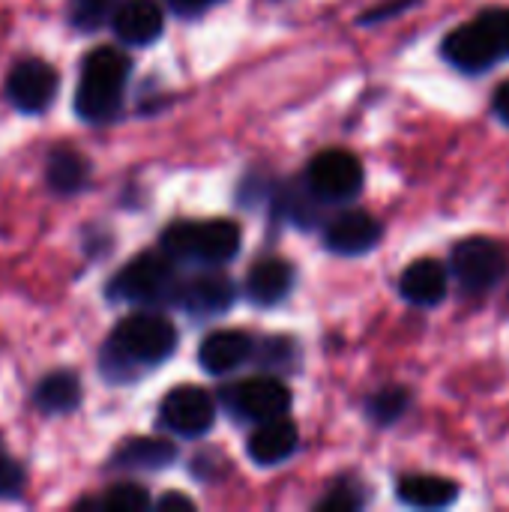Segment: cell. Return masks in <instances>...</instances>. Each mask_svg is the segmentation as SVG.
I'll use <instances>...</instances> for the list:
<instances>
[{"label": "cell", "mask_w": 509, "mask_h": 512, "mask_svg": "<svg viewBox=\"0 0 509 512\" xmlns=\"http://www.w3.org/2000/svg\"><path fill=\"white\" fill-rule=\"evenodd\" d=\"M177 348V330L171 321L153 312L123 318L102 354V369L114 381H129L135 369L165 363Z\"/></svg>", "instance_id": "1"}, {"label": "cell", "mask_w": 509, "mask_h": 512, "mask_svg": "<svg viewBox=\"0 0 509 512\" xmlns=\"http://www.w3.org/2000/svg\"><path fill=\"white\" fill-rule=\"evenodd\" d=\"M129 78V57L111 45L93 48L81 63V78L75 90V111L90 123H105L120 111L123 90Z\"/></svg>", "instance_id": "2"}, {"label": "cell", "mask_w": 509, "mask_h": 512, "mask_svg": "<svg viewBox=\"0 0 509 512\" xmlns=\"http://www.w3.org/2000/svg\"><path fill=\"white\" fill-rule=\"evenodd\" d=\"M237 249H240V228L231 219L177 222L162 234V252L180 261L222 264L231 261Z\"/></svg>", "instance_id": "3"}, {"label": "cell", "mask_w": 509, "mask_h": 512, "mask_svg": "<svg viewBox=\"0 0 509 512\" xmlns=\"http://www.w3.org/2000/svg\"><path fill=\"white\" fill-rule=\"evenodd\" d=\"M180 279L174 273L168 252H144L132 258L108 285V294L114 300L141 303V306H159V303H177Z\"/></svg>", "instance_id": "4"}, {"label": "cell", "mask_w": 509, "mask_h": 512, "mask_svg": "<svg viewBox=\"0 0 509 512\" xmlns=\"http://www.w3.org/2000/svg\"><path fill=\"white\" fill-rule=\"evenodd\" d=\"M504 54H507V45H504V30H501L498 9H489V12L477 15L474 21L456 27L444 39V57L456 69H465V72H483L495 60H501Z\"/></svg>", "instance_id": "5"}, {"label": "cell", "mask_w": 509, "mask_h": 512, "mask_svg": "<svg viewBox=\"0 0 509 512\" xmlns=\"http://www.w3.org/2000/svg\"><path fill=\"white\" fill-rule=\"evenodd\" d=\"M306 183L321 201H351L363 189V165L348 150H324L309 162Z\"/></svg>", "instance_id": "6"}, {"label": "cell", "mask_w": 509, "mask_h": 512, "mask_svg": "<svg viewBox=\"0 0 509 512\" xmlns=\"http://www.w3.org/2000/svg\"><path fill=\"white\" fill-rule=\"evenodd\" d=\"M222 402L234 417L264 423V420L285 417V411L291 408V393L276 378H246V381L228 387Z\"/></svg>", "instance_id": "7"}, {"label": "cell", "mask_w": 509, "mask_h": 512, "mask_svg": "<svg viewBox=\"0 0 509 512\" xmlns=\"http://www.w3.org/2000/svg\"><path fill=\"white\" fill-rule=\"evenodd\" d=\"M159 420L180 438H201L216 423V405L201 387H174L159 405Z\"/></svg>", "instance_id": "8"}, {"label": "cell", "mask_w": 509, "mask_h": 512, "mask_svg": "<svg viewBox=\"0 0 509 512\" xmlns=\"http://www.w3.org/2000/svg\"><path fill=\"white\" fill-rule=\"evenodd\" d=\"M507 270L504 249L489 237H468L453 249V273L468 291H489Z\"/></svg>", "instance_id": "9"}, {"label": "cell", "mask_w": 509, "mask_h": 512, "mask_svg": "<svg viewBox=\"0 0 509 512\" xmlns=\"http://www.w3.org/2000/svg\"><path fill=\"white\" fill-rule=\"evenodd\" d=\"M57 96V72L51 63L45 60H21L6 81V99L24 111V114H36L45 111L51 105V99Z\"/></svg>", "instance_id": "10"}, {"label": "cell", "mask_w": 509, "mask_h": 512, "mask_svg": "<svg viewBox=\"0 0 509 512\" xmlns=\"http://www.w3.org/2000/svg\"><path fill=\"white\" fill-rule=\"evenodd\" d=\"M237 300V288L228 276L222 273H204L195 276L189 282H180L177 291V303L198 318H210V315H222L231 309V303Z\"/></svg>", "instance_id": "11"}, {"label": "cell", "mask_w": 509, "mask_h": 512, "mask_svg": "<svg viewBox=\"0 0 509 512\" xmlns=\"http://www.w3.org/2000/svg\"><path fill=\"white\" fill-rule=\"evenodd\" d=\"M324 240L339 255H363L381 240V225L366 210H348L327 225Z\"/></svg>", "instance_id": "12"}, {"label": "cell", "mask_w": 509, "mask_h": 512, "mask_svg": "<svg viewBox=\"0 0 509 512\" xmlns=\"http://www.w3.org/2000/svg\"><path fill=\"white\" fill-rule=\"evenodd\" d=\"M114 33L129 45H150L165 27V15L156 0H123L114 9Z\"/></svg>", "instance_id": "13"}, {"label": "cell", "mask_w": 509, "mask_h": 512, "mask_svg": "<svg viewBox=\"0 0 509 512\" xmlns=\"http://www.w3.org/2000/svg\"><path fill=\"white\" fill-rule=\"evenodd\" d=\"M297 441H300V432H297V426L291 420H285V417L264 420L249 438V456L261 468H273V465L294 456Z\"/></svg>", "instance_id": "14"}, {"label": "cell", "mask_w": 509, "mask_h": 512, "mask_svg": "<svg viewBox=\"0 0 509 512\" xmlns=\"http://www.w3.org/2000/svg\"><path fill=\"white\" fill-rule=\"evenodd\" d=\"M252 354V339L240 330H219V333H210L204 342H201V351H198V363L204 372L210 375H228L234 369H240Z\"/></svg>", "instance_id": "15"}, {"label": "cell", "mask_w": 509, "mask_h": 512, "mask_svg": "<svg viewBox=\"0 0 509 512\" xmlns=\"http://www.w3.org/2000/svg\"><path fill=\"white\" fill-rule=\"evenodd\" d=\"M399 291L414 306H435L447 294V270L435 258H420L405 267L399 279Z\"/></svg>", "instance_id": "16"}, {"label": "cell", "mask_w": 509, "mask_h": 512, "mask_svg": "<svg viewBox=\"0 0 509 512\" xmlns=\"http://www.w3.org/2000/svg\"><path fill=\"white\" fill-rule=\"evenodd\" d=\"M294 285V270L282 258H264L249 270L246 297L255 306H276Z\"/></svg>", "instance_id": "17"}, {"label": "cell", "mask_w": 509, "mask_h": 512, "mask_svg": "<svg viewBox=\"0 0 509 512\" xmlns=\"http://www.w3.org/2000/svg\"><path fill=\"white\" fill-rule=\"evenodd\" d=\"M399 501L417 510H441L459 498V486L447 477L435 474H411L399 480Z\"/></svg>", "instance_id": "18"}, {"label": "cell", "mask_w": 509, "mask_h": 512, "mask_svg": "<svg viewBox=\"0 0 509 512\" xmlns=\"http://www.w3.org/2000/svg\"><path fill=\"white\" fill-rule=\"evenodd\" d=\"M177 459V447L159 438H132L114 456L111 465L123 471H162Z\"/></svg>", "instance_id": "19"}, {"label": "cell", "mask_w": 509, "mask_h": 512, "mask_svg": "<svg viewBox=\"0 0 509 512\" xmlns=\"http://www.w3.org/2000/svg\"><path fill=\"white\" fill-rule=\"evenodd\" d=\"M81 402V384L72 372H51L36 387V405L45 414H69Z\"/></svg>", "instance_id": "20"}, {"label": "cell", "mask_w": 509, "mask_h": 512, "mask_svg": "<svg viewBox=\"0 0 509 512\" xmlns=\"http://www.w3.org/2000/svg\"><path fill=\"white\" fill-rule=\"evenodd\" d=\"M87 171H90V165H87L75 150H54L51 159H48L45 177H48V186H51L54 192L72 195V192H81V189H84Z\"/></svg>", "instance_id": "21"}, {"label": "cell", "mask_w": 509, "mask_h": 512, "mask_svg": "<svg viewBox=\"0 0 509 512\" xmlns=\"http://www.w3.org/2000/svg\"><path fill=\"white\" fill-rule=\"evenodd\" d=\"M81 507H102V510L114 512H141L150 507V495H147V489H141L135 483H120L102 501H87Z\"/></svg>", "instance_id": "22"}, {"label": "cell", "mask_w": 509, "mask_h": 512, "mask_svg": "<svg viewBox=\"0 0 509 512\" xmlns=\"http://www.w3.org/2000/svg\"><path fill=\"white\" fill-rule=\"evenodd\" d=\"M408 408V393L402 387H390L381 390L372 402H369V414L375 423H396Z\"/></svg>", "instance_id": "23"}, {"label": "cell", "mask_w": 509, "mask_h": 512, "mask_svg": "<svg viewBox=\"0 0 509 512\" xmlns=\"http://www.w3.org/2000/svg\"><path fill=\"white\" fill-rule=\"evenodd\" d=\"M24 489V468L0 447V498H18Z\"/></svg>", "instance_id": "24"}, {"label": "cell", "mask_w": 509, "mask_h": 512, "mask_svg": "<svg viewBox=\"0 0 509 512\" xmlns=\"http://www.w3.org/2000/svg\"><path fill=\"white\" fill-rule=\"evenodd\" d=\"M360 501L348 495V489H336L327 501H321V510H354Z\"/></svg>", "instance_id": "25"}, {"label": "cell", "mask_w": 509, "mask_h": 512, "mask_svg": "<svg viewBox=\"0 0 509 512\" xmlns=\"http://www.w3.org/2000/svg\"><path fill=\"white\" fill-rule=\"evenodd\" d=\"M219 0H168V6L177 12V15H195V12H204L207 6H213Z\"/></svg>", "instance_id": "26"}, {"label": "cell", "mask_w": 509, "mask_h": 512, "mask_svg": "<svg viewBox=\"0 0 509 512\" xmlns=\"http://www.w3.org/2000/svg\"><path fill=\"white\" fill-rule=\"evenodd\" d=\"M492 108H495V114L504 120L509 126V81L507 84H501L498 90H495V99H492Z\"/></svg>", "instance_id": "27"}, {"label": "cell", "mask_w": 509, "mask_h": 512, "mask_svg": "<svg viewBox=\"0 0 509 512\" xmlns=\"http://www.w3.org/2000/svg\"><path fill=\"white\" fill-rule=\"evenodd\" d=\"M159 510H195V504L186 498V495H177V492H171V495H165V498H159V504H156Z\"/></svg>", "instance_id": "28"}, {"label": "cell", "mask_w": 509, "mask_h": 512, "mask_svg": "<svg viewBox=\"0 0 509 512\" xmlns=\"http://www.w3.org/2000/svg\"><path fill=\"white\" fill-rule=\"evenodd\" d=\"M414 0H399V3H390V6H378V12H369L363 21L366 24H372V21H381V18H387V15H393V12H399L402 6H411Z\"/></svg>", "instance_id": "29"}, {"label": "cell", "mask_w": 509, "mask_h": 512, "mask_svg": "<svg viewBox=\"0 0 509 512\" xmlns=\"http://www.w3.org/2000/svg\"><path fill=\"white\" fill-rule=\"evenodd\" d=\"M498 18H501V30H504V45H507V54H509V9H498Z\"/></svg>", "instance_id": "30"}]
</instances>
